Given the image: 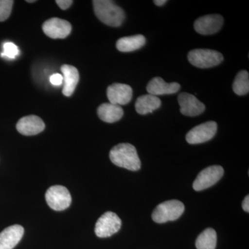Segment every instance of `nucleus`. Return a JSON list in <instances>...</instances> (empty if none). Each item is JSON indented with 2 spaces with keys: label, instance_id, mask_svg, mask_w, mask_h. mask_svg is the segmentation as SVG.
<instances>
[{
  "label": "nucleus",
  "instance_id": "21",
  "mask_svg": "<svg viewBox=\"0 0 249 249\" xmlns=\"http://www.w3.org/2000/svg\"><path fill=\"white\" fill-rule=\"evenodd\" d=\"M232 89L238 96H245L249 91V74L246 70H242L236 76Z\"/></svg>",
  "mask_w": 249,
  "mask_h": 249
},
{
  "label": "nucleus",
  "instance_id": "26",
  "mask_svg": "<svg viewBox=\"0 0 249 249\" xmlns=\"http://www.w3.org/2000/svg\"><path fill=\"white\" fill-rule=\"evenodd\" d=\"M242 208H243L244 211L246 212H249V196H245V199H244L243 202H242Z\"/></svg>",
  "mask_w": 249,
  "mask_h": 249
},
{
  "label": "nucleus",
  "instance_id": "11",
  "mask_svg": "<svg viewBox=\"0 0 249 249\" xmlns=\"http://www.w3.org/2000/svg\"><path fill=\"white\" fill-rule=\"evenodd\" d=\"M178 102L181 114L187 116L200 115L206 109L204 103L191 93H180L178 96Z\"/></svg>",
  "mask_w": 249,
  "mask_h": 249
},
{
  "label": "nucleus",
  "instance_id": "9",
  "mask_svg": "<svg viewBox=\"0 0 249 249\" xmlns=\"http://www.w3.org/2000/svg\"><path fill=\"white\" fill-rule=\"evenodd\" d=\"M224 24V18L218 14L207 15L198 18L195 22V29L201 35L209 36L220 30Z\"/></svg>",
  "mask_w": 249,
  "mask_h": 249
},
{
  "label": "nucleus",
  "instance_id": "13",
  "mask_svg": "<svg viewBox=\"0 0 249 249\" xmlns=\"http://www.w3.org/2000/svg\"><path fill=\"white\" fill-rule=\"evenodd\" d=\"M16 128L23 135L33 136L42 132L45 128V124L38 116L30 115L19 119Z\"/></svg>",
  "mask_w": 249,
  "mask_h": 249
},
{
  "label": "nucleus",
  "instance_id": "27",
  "mask_svg": "<svg viewBox=\"0 0 249 249\" xmlns=\"http://www.w3.org/2000/svg\"><path fill=\"white\" fill-rule=\"evenodd\" d=\"M166 2V0H155L154 1V3L158 6H163Z\"/></svg>",
  "mask_w": 249,
  "mask_h": 249
},
{
  "label": "nucleus",
  "instance_id": "3",
  "mask_svg": "<svg viewBox=\"0 0 249 249\" xmlns=\"http://www.w3.org/2000/svg\"><path fill=\"white\" fill-rule=\"evenodd\" d=\"M184 205L181 201L170 200L160 203L152 214V219L159 224L175 221L184 212Z\"/></svg>",
  "mask_w": 249,
  "mask_h": 249
},
{
  "label": "nucleus",
  "instance_id": "28",
  "mask_svg": "<svg viewBox=\"0 0 249 249\" xmlns=\"http://www.w3.org/2000/svg\"><path fill=\"white\" fill-rule=\"evenodd\" d=\"M27 2H29V3H34V2H36V1L35 0H28V1H27Z\"/></svg>",
  "mask_w": 249,
  "mask_h": 249
},
{
  "label": "nucleus",
  "instance_id": "7",
  "mask_svg": "<svg viewBox=\"0 0 249 249\" xmlns=\"http://www.w3.org/2000/svg\"><path fill=\"white\" fill-rule=\"evenodd\" d=\"M224 175V169L220 165H212L205 168L196 177L193 183L195 191H201L217 183Z\"/></svg>",
  "mask_w": 249,
  "mask_h": 249
},
{
  "label": "nucleus",
  "instance_id": "20",
  "mask_svg": "<svg viewBox=\"0 0 249 249\" xmlns=\"http://www.w3.org/2000/svg\"><path fill=\"white\" fill-rule=\"evenodd\" d=\"M197 249H215L217 233L213 229H207L198 236L196 242Z\"/></svg>",
  "mask_w": 249,
  "mask_h": 249
},
{
  "label": "nucleus",
  "instance_id": "19",
  "mask_svg": "<svg viewBox=\"0 0 249 249\" xmlns=\"http://www.w3.org/2000/svg\"><path fill=\"white\" fill-rule=\"evenodd\" d=\"M146 39L142 35L128 36L121 37L116 42V48L121 52H134L145 45Z\"/></svg>",
  "mask_w": 249,
  "mask_h": 249
},
{
  "label": "nucleus",
  "instance_id": "6",
  "mask_svg": "<svg viewBox=\"0 0 249 249\" xmlns=\"http://www.w3.org/2000/svg\"><path fill=\"white\" fill-rule=\"evenodd\" d=\"M121 220L119 216L113 212H107L103 214L95 227V233L98 237H110L120 230Z\"/></svg>",
  "mask_w": 249,
  "mask_h": 249
},
{
  "label": "nucleus",
  "instance_id": "5",
  "mask_svg": "<svg viewBox=\"0 0 249 249\" xmlns=\"http://www.w3.org/2000/svg\"><path fill=\"white\" fill-rule=\"evenodd\" d=\"M45 199L49 207L57 211L67 209L71 203L70 191L62 186L50 187L46 193Z\"/></svg>",
  "mask_w": 249,
  "mask_h": 249
},
{
  "label": "nucleus",
  "instance_id": "25",
  "mask_svg": "<svg viewBox=\"0 0 249 249\" xmlns=\"http://www.w3.org/2000/svg\"><path fill=\"white\" fill-rule=\"evenodd\" d=\"M55 2L58 5L59 7L62 10L68 9L73 4V1H71V0H57Z\"/></svg>",
  "mask_w": 249,
  "mask_h": 249
},
{
  "label": "nucleus",
  "instance_id": "10",
  "mask_svg": "<svg viewBox=\"0 0 249 249\" xmlns=\"http://www.w3.org/2000/svg\"><path fill=\"white\" fill-rule=\"evenodd\" d=\"M44 33L53 39L65 38L71 31V25L70 22L60 18H51L46 21L42 25Z\"/></svg>",
  "mask_w": 249,
  "mask_h": 249
},
{
  "label": "nucleus",
  "instance_id": "12",
  "mask_svg": "<svg viewBox=\"0 0 249 249\" xmlns=\"http://www.w3.org/2000/svg\"><path fill=\"white\" fill-rule=\"evenodd\" d=\"M107 96L109 103L117 106L128 104L132 98V89L129 85L114 83L108 87Z\"/></svg>",
  "mask_w": 249,
  "mask_h": 249
},
{
  "label": "nucleus",
  "instance_id": "4",
  "mask_svg": "<svg viewBox=\"0 0 249 249\" xmlns=\"http://www.w3.org/2000/svg\"><path fill=\"white\" fill-rule=\"evenodd\" d=\"M188 61L193 66L200 69L217 66L224 60L222 54L211 49H197L188 54Z\"/></svg>",
  "mask_w": 249,
  "mask_h": 249
},
{
  "label": "nucleus",
  "instance_id": "22",
  "mask_svg": "<svg viewBox=\"0 0 249 249\" xmlns=\"http://www.w3.org/2000/svg\"><path fill=\"white\" fill-rule=\"evenodd\" d=\"M14 3L12 0H0V22H4L9 18Z\"/></svg>",
  "mask_w": 249,
  "mask_h": 249
},
{
  "label": "nucleus",
  "instance_id": "15",
  "mask_svg": "<svg viewBox=\"0 0 249 249\" xmlns=\"http://www.w3.org/2000/svg\"><path fill=\"white\" fill-rule=\"evenodd\" d=\"M181 85L178 83H165L160 77H155L149 82L146 89L149 94L158 96L160 95L173 94L178 92Z\"/></svg>",
  "mask_w": 249,
  "mask_h": 249
},
{
  "label": "nucleus",
  "instance_id": "23",
  "mask_svg": "<svg viewBox=\"0 0 249 249\" xmlns=\"http://www.w3.org/2000/svg\"><path fill=\"white\" fill-rule=\"evenodd\" d=\"M3 49L4 51L1 53V56L2 58L15 59L19 55V49L13 42H5L3 45Z\"/></svg>",
  "mask_w": 249,
  "mask_h": 249
},
{
  "label": "nucleus",
  "instance_id": "2",
  "mask_svg": "<svg viewBox=\"0 0 249 249\" xmlns=\"http://www.w3.org/2000/svg\"><path fill=\"white\" fill-rule=\"evenodd\" d=\"M96 17L106 25L118 27L124 22L125 15L124 10L109 0H94L92 1Z\"/></svg>",
  "mask_w": 249,
  "mask_h": 249
},
{
  "label": "nucleus",
  "instance_id": "14",
  "mask_svg": "<svg viewBox=\"0 0 249 249\" xmlns=\"http://www.w3.org/2000/svg\"><path fill=\"white\" fill-rule=\"evenodd\" d=\"M24 232V228L18 224L5 229L0 233V249H14L22 238Z\"/></svg>",
  "mask_w": 249,
  "mask_h": 249
},
{
  "label": "nucleus",
  "instance_id": "16",
  "mask_svg": "<svg viewBox=\"0 0 249 249\" xmlns=\"http://www.w3.org/2000/svg\"><path fill=\"white\" fill-rule=\"evenodd\" d=\"M61 71L63 77L64 85L62 93L69 97L74 92L79 81V73L76 67L69 65H62Z\"/></svg>",
  "mask_w": 249,
  "mask_h": 249
},
{
  "label": "nucleus",
  "instance_id": "17",
  "mask_svg": "<svg viewBox=\"0 0 249 249\" xmlns=\"http://www.w3.org/2000/svg\"><path fill=\"white\" fill-rule=\"evenodd\" d=\"M98 117L103 121L109 124L120 120L124 116V110L120 106L110 103H103L97 110Z\"/></svg>",
  "mask_w": 249,
  "mask_h": 249
},
{
  "label": "nucleus",
  "instance_id": "1",
  "mask_svg": "<svg viewBox=\"0 0 249 249\" xmlns=\"http://www.w3.org/2000/svg\"><path fill=\"white\" fill-rule=\"evenodd\" d=\"M109 158L114 165L132 171H137L142 166L136 147L130 143H120L113 147Z\"/></svg>",
  "mask_w": 249,
  "mask_h": 249
},
{
  "label": "nucleus",
  "instance_id": "8",
  "mask_svg": "<svg viewBox=\"0 0 249 249\" xmlns=\"http://www.w3.org/2000/svg\"><path fill=\"white\" fill-rule=\"evenodd\" d=\"M217 130V124L214 121H209L199 124L191 129L186 134V141L190 144H200L211 140Z\"/></svg>",
  "mask_w": 249,
  "mask_h": 249
},
{
  "label": "nucleus",
  "instance_id": "24",
  "mask_svg": "<svg viewBox=\"0 0 249 249\" xmlns=\"http://www.w3.org/2000/svg\"><path fill=\"white\" fill-rule=\"evenodd\" d=\"M50 83L53 86H60L63 83V77L60 73H54L50 77Z\"/></svg>",
  "mask_w": 249,
  "mask_h": 249
},
{
  "label": "nucleus",
  "instance_id": "18",
  "mask_svg": "<svg viewBox=\"0 0 249 249\" xmlns=\"http://www.w3.org/2000/svg\"><path fill=\"white\" fill-rule=\"evenodd\" d=\"M161 106V101L158 96L151 94L142 95L137 98L135 103V109L137 112L142 115H145L152 113L159 109Z\"/></svg>",
  "mask_w": 249,
  "mask_h": 249
}]
</instances>
